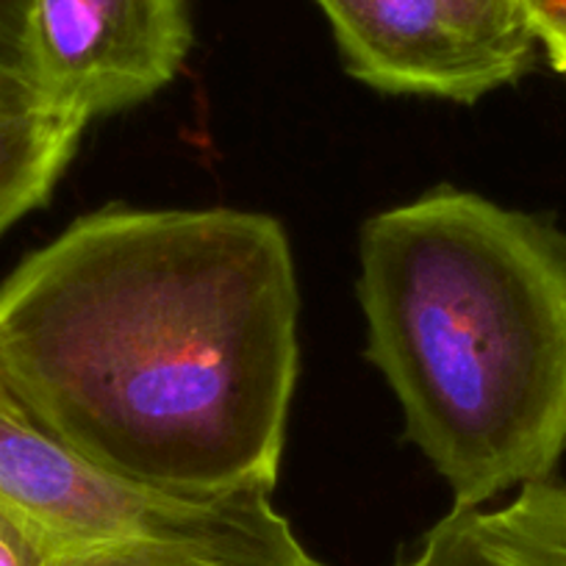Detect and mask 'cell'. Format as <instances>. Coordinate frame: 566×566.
Returning <instances> with one entry per match:
<instances>
[{
	"label": "cell",
	"instance_id": "obj_1",
	"mask_svg": "<svg viewBox=\"0 0 566 566\" xmlns=\"http://www.w3.org/2000/svg\"><path fill=\"white\" fill-rule=\"evenodd\" d=\"M297 317L275 217L106 206L0 283V386L125 486L176 500L272 492Z\"/></svg>",
	"mask_w": 566,
	"mask_h": 566
},
{
	"label": "cell",
	"instance_id": "obj_2",
	"mask_svg": "<svg viewBox=\"0 0 566 566\" xmlns=\"http://www.w3.org/2000/svg\"><path fill=\"white\" fill-rule=\"evenodd\" d=\"M367 358L453 509L547 481L566 455V237L439 187L361 228Z\"/></svg>",
	"mask_w": 566,
	"mask_h": 566
},
{
	"label": "cell",
	"instance_id": "obj_3",
	"mask_svg": "<svg viewBox=\"0 0 566 566\" xmlns=\"http://www.w3.org/2000/svg\"><path fill=\"white\" fill-rule=\"evenodd\" d=\"M353 78L389 95L475 103L536 62L522 0H317Z\"/></svg>",
	"mask_w": 566,
	"mask_h": 566
},
{
	"label": "cell",
	"instance_id": "obj_4",
	"mask_svg": "<svg viewBox=\"0 0 566 566\" xmlns=\"http://www.w3.org/2000/svg\"><path fill=\"white\" fill-rule=\"evenodd\" d=\"M189 48L184 0H34L31 12L42 103L86 125L172 84Z\"/></svg>",
	"mask_w": 566,
	"mask_h": 566
},
{
	"label": "cell",
	"instance_id": "obj_5",
	"mask_svg": "<svg viewBox=\"0 0 566 566\" xmlns=\"http://www.w3.org/2000/svg\"><path fill=\"white\" fill-rule=\"evenodd\" d=\"M206 503L139 492L103 475L48 437L0 386V505L40 527L62 553L156 531Z\"/></svg>",
	"mask_w": 566,
	"mask_h": 566
},
{
	"label": "cell",
	"instance_id": "obj_6",
	"mask_svg": "<svg viewBox=\"0 0 566 566\" xmlns=\"http://www.w3.org/2000/svg\"><path fill=\"white\" fill-rule=\"evenodd\" d=\"M56 566H323L277 514L272 492L211 500L184 520L59 555Z\"/></svg>",
	"mask_w": 566,
	"mask_h": 566
},
{
	"label": "cell",
	"instance_id": "obj_7",
	"mask_svg": "<svg viewBox=\"0 0 566 566\" xmlns=\"http://www.w3.org/2000/svg\"><path fill=\"white\" fill-rule=\"evenodd\" d=\"M395 566H566V483H525L497 509H453Z\"/></svg>",
	"mask_w": 566,
	"mask_h": 566
},
{
	"label": "cell",
	"instance_id": "obj_8",
	"mask_svg": "<svg viewBox=\"0 0 566 566\" xmlns=\"http://www.w3.org/2000/svg\"><path fill=\"white\" fill-rule=\"evenodd\" d=\"M84 130L56 108L0 103V233L48 203Z\"/></svg>",
	"mask_w": 566,
	"mask_h": 566
},
{
	"label": "cell",
	"instance_id": "obj_9",
	"mask_svg": "<svg viewBox=\"0 0 566 566\" xmlns=\"http://www.w3.org/2000/svg\"><path fill=\"white\" fill-rule=\"evenodd\" d=\"M34 0H0V103L45 106L31 53Z\"/></svg>",
	"mask_w": 566,
	"mask_h": 566
},
{
	"label": "cell",
	"instance_id": "obj_10",
	"mask_svg": "<svg viewBox=\"0 0 566 566\" xmlns=\"http://www.w3.org/2000/svg\"><path fill=\"white\" fill-rule=\"evenodd\" d=\"M62 549L40 531L0 505V566H56Z\"/></svg>",
	"mask_w": 566,
	"mask_h": 566
},
{
	"label": "cell",
	"instance_id": "obj_11",
	"mask_svg": "<svg viewBox=\"0 0 566 566\" xmlns=\"http://www.w3.org/2000/svg\"><path fill=\"white\" fill-rule=\"evenodd\" d=\"M538 48L547 53L549 64L566 75V20H549V23H538L536 29Z\"/></svg>",
	"mask_w": 566,
	"mask_h": 566
},
{
	"label": "cell",
	"instance_id": "obj_12",
	"mask_svg": "<svg viewBox=\"0 0 566 566\" xmlns=\"http://www.w3.org/2000/svg\"><path fill=\"white\" fill-rule=\"evenodd\" d=\"M531 25L536 29L538 23H549V20H566V0H522Z\"/></svg>",
	"mask_w": 566,
	"mask_h": 566
}]
</instances>
